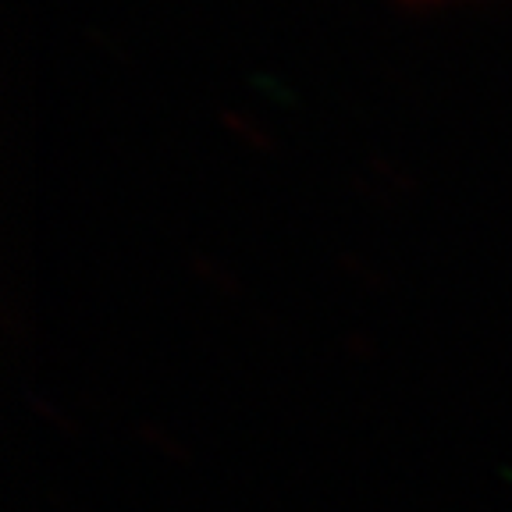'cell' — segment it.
Listing matches in <instances>:
<instances>
[]
</instances>
